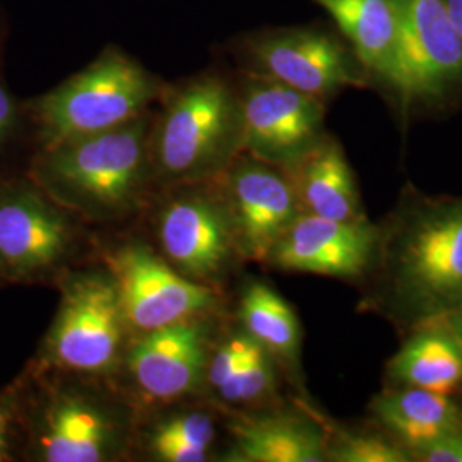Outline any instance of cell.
Returning a JSON list of instances; mask_svg holds the SVG:
<instances>
[{
  "label": "cell",
  "mask_w": 462,
  "mask_h": 462,
  "mask_svg": "<svg viewBox=\"0 0 462 462\" xmlns=\"http://www.w3.org/2000/svg\"><path fill=\"white\" fill-rule=\"evenodd\" d=\"M216 440L215 418L183 411L156 423L148 435L149 456L162 462H202Z\"/></svg>",
  "instance_id": "22"
},
{
  "label": "cell",
  "mask_w": 462,
  "mask_h": 462,
  "mask_svg": "<svg viewBox=\"0 0 462 462\" xmlns=\"http://www.w3.org/2000/svg\"><path fill=\"white\" fill-rule=\"evenodd\" d=\"M320 99L286 84L254 78L240 99V148L264 163H295L319 141Z\"/></svg>",
  "instance_id": "8"
},
{
  "label": "cell",
  "mask_w": 462,
  "mask_h": 462,
  "mask_svg": "<svg viewBox=\"0 0 462 462\" xmlns=\"http://www.w3.org/2000/svg\"><path fill=\"white\" fill-rule=\"evenodd\" d=\"M410 456L423 462H462V431L410 447Z\"/></svg>",
  "instance_id": "25"
},
{
  "label": "cell",
  "mask_w": 462,
  "mask_h": 462,
  "mask_svg": "<svg viewBox=\"0 0 462 462\" xmlns=\"http://www.w3.org/2000/svg\"><path fill=\"white\" fill-rule=\"evenodd\" d=\"M339 462H408L413 457L401 447L375 435H347L329 452Z\"/></svg>",
  "instance_id": "24"
},
{
  "label": "cell",
  "mask_w": 462,
  "mask_h": 462,
  "mask_svg": "<svg viewBox=\"0 0 462 462\" xmlns=\"http://www.w3.org/2000/svg\"><path fill=\"white\" fill-rule=\"evenodd\" d=\"M435 322L450 332L462 346V297L457 298L450 309H446L442 317Z\"/></svg>",
  "instance_id": "27"
},
{
  "label": "cell",
  "mask_w": 462,
  "mask_h": 462,
  "mask_svg": "<svg viewBox=\"0 0 462 462\" xmlns=\"http://www.w3.org/2000/svg\"><path fill=\"white\" fill-rule=\"evenodd\" d=\"M125 431L124 416L112 404L83 391H66L43 410L36 448L42 461H110L125 444Z\"/></svg>",
  "instance_id": "12"
},
{
  "label": "cell",
  "mask_w": 462,
  "mask_h": 462,
  "mask_svg": "<svg viewBox=\"0 0 462 462\" xmlns=\"http://www.w3.org/2000/svg\"><path fill=\"white\" fill-rule=\"evenodd\" d=\"M374 245L375 231L360 219L303 215L284 231L269 259L286 271L355 278L370 263Z\"/></svg>",
  "instance_id": "15"
},
{
  "label": "cell",
  "mask_w": 462,
  "mask_h": 462,
  "mask_svg": "<svg viewBox=\"0 0 462 462\" xmlns=\"http://www.w3.org/2000/svg\"><path fill=\"white\" fill-rule=\"evenodd\" d=\"M228 192L236 250L247 259L264 263L298 217L293 183L254 158L231 166Z\"/></svg>",
  "instance_id": "11"
},
{
  "label": "cell",
  "mask_w": 462,
  "mask_h": 462,
  "mask_svg": "<svg viewBox=\"0 0 462 462\" xmlns=\"http://www.w3.org/2000/svg\"><path fill=\"white\" fill-rule=\"evenodd\" d=\"M274 366L271 362V353L257 341L248 351L245 360L233 372L216 394L226 402L244 404L254 402L274 389Z\"/></svg>",
  "instance_id": "23"
},
{
  "label": "cell",
  "mask_w": 462,
  "mask_h": 462,
  "mask_svg": "<svg viewBox=\"0 0 462 462\" xmlns=\"http://www.w3.org/2000/svg\"><path fill=\"white\" fill-rule=\"evenodd\" d=\"M62 208L34 183L0 185V278L49 276L69 255L74 230Z\"/></svg>",
  "instance_id": "7"
},
{
  "label": "cell",
  "mask_w": 462,
  "mask_h": 462,
  "mask_svg": "<svg viewBox=\"0 0 462 462\" xmlns=\"http://www.w3.org/2000/svg\"><path fill=\"white\" fill-rule=\"evenodd\" d=\"M240 149V98L216 72L182 84L151 131V168L168 182L215 175Z\"/></svg>",
  "instance_id": "3"
},
{
  "label": "cell",
  "mask_w": 462,
  "mask_h": 462,
  "mask_svg": "<svg viewBox=\"0 0 462 462\" xmlns=\"http://www.w3.org/2000/svg\"><path fill=\"white\" fill-rule=\"evenodd\" d=\"M0 42H2V26H0Z\"/></svg>",
  "instance_id": "30"
},
{
  "label": "cell",
  "mask_w": 462,
  "mask_h": 462,
  "mask_svg": "<svg viewBox=\"0 0 462 462\" xmlns=\"http://www.w3.org/2000/svg\"><path fill=\"white\" fill-rule=\"evenodd\" d=\"M9 411L0 406V461H5L9 456Z\"/></svg>",
  "instance_id": "28"
},
{
  "label": "cell",
  "mask_w": 462,
  "mask_h": 462,
  "mask_svg": "<svg viewBox=\"0 0 462 462\" xmlns=\"http://www.w3.org/2000/svg\"><path fill=\"white\" fill-rule=\"evenodd\" d=\"M240 320L250 337L269 353L297 358L300 324L293 309L263 282H252L240 300Z\"/></svg>",
  "instance_id": "21"
},
{
  "label": "cell",
  "mask_w": 462,
  "mask_h": 462,
  "mask_svg": "<svg viewBox=\"0 0 462 462\" xmlns=\"http://www.w3.org/2000/svg\"><path fill=\"white\" fill-rule=\"evenodd\" d=\"M396 43L389 83L404 101L433 98L462 81V38L446 0H394Z\"/></svg>",
  "instance_id": "6"
},
{
  "label": "cell",
  "mask_w": 462,
  "mask_h": 462,
  "mask_svg": "<svg viewBox=\"0 0 462 462\" xmlns=\"http://www.w3.org/2000/svg\"><path fill=\"white\" fill-rule=\"evenodd\" d=\"M19 108L9 89L0 83V146H4L16 131Z\"/></svg>",
  "instance_id": "26"
},
{
  "label": "cell",
  "mask_w": 462,
  "mask_h": 462,
  "mask_svg": "<svg viewBox=\"0 0 462 462\" xmlns=\"http://www.w3.org/2000/svg\"><path fill=\"white\" fill-rule=\"evenodd\" d=\"M208 346V329L198 319L143 332L127 355L129 374L149 399L189 396L206 380Z\"/></svg>",
  "instance_id": "14"
},
{
  "label": "cell",
  "mask_w": 462,
  "mask_h": 462,
  "mask_svg": "<svg viewBox=\"0 0 462 462\" xmlns=\"http://www.w3.org/2000/svg\"><path fill=\"white\" fill-rule=\"evenodd\" d=\"M374 410L380 421L408 447L462 431L459 406L442 393L418 387L393 391L377 397Z\"/></svg>",
  "instance_id": "19"
},
{
  "label": "cell",
  "mask_w": 462,
  "mask_h": 462,
  "mask_svg": "<svg viewBox=\"0 0 462 462\" xmlns=\"http://www.w3.org/2000/svg\"><path fill=\"white\" fill-rule=\"evenodd\" d=\"M158 236L170 264L209 286L221 278L236 250L228 208L204 194L171 200L160 216Z\"/></svg>",
  "instance_id": "10"
},
{
  "label": "cell",
  "mask_w": 462,
  "mask_h": 462,
  "mask_svg": "<svg viewBox=\"0 0 462 462\" xmlns=\"http://www.w3.org/2000/svg\"><path fill=\"white\" fill-rule=\"evenodd\" d=\"M295 165L298 183L293 187L309 215L334 221L358 219L355 179L343 151L334 141H317Z\"/></svg>",
  "instance_id": "17"
},
{
  "label": "cell",
  "mask_w": 462,
  "mask_h": 462,
  "mask_svg": "<svg viewBox=\"0 0 462 462\" xmlns=\"http://www.w3.org/2000/svg\"><path fill=\"white\" fill-rule=\"evenodd\" d=\"M244 45L263 78L315 98L360 81L345 47L317 30L257 34Z\"/></svg>",
  "instance_id": "9"
},
{
  "label": "cell",
  "mask_w": 462,
  "mask_h": 462,
  "mask_svg": "<svg viewBox=\"0 0 462 462\" xmlns=\"http://www.w3.org/2000/svg\"><path fill=\"white\" fill-rule=\"evenodd\" d=\"M129 330L110 273L74 274L64 282L45 358L62 370L103 375L120 364Z\"/></svg>",
  "instance_id": "4"
},
{
  "label": "cell",
  "mask_w": 462,
  "mask_h": 462,
  "mask_svg": "<svg viewBox=\"0 0 462 462\" xmlns=\"http://www.w3.org/2000/svg\"><path fill=\"white\" fill-rule=\"evenodd\" d=\"M446 5L448 16L462 38V0H446Z\"/></svg>",
  "instance_id": "29"
},
{
  "label": "cell",
  "mask_w": 462,
  "mask_h": 462,
  "mask_svg": "<svg viewBox=\"0 0 462 462\" xmlns=\"http://www.w3.org/2000/svg\"><path fill=\"white\" fill-rule=\"evenodd\" d=\"M399 278L410 295L435 307L462 297V202L414 223L399 252Z\"/></svg>",
  "instance_id": "13"
},
{
  "label": "cell",
  "mask_w": 462,
  "mask_h": 462,
  "mask_svg": "<svg viewBox=\"0 0 462 462\" xmlns=\"http://www.w3.org/2000/svg\"><path fill=\"white\" fill-rule=\"evenodd\" d=\"M129 329L149 332L199 319L217 305L209 284L183 276L143 245L116 248L105 257Z\"/></svg>",
  "instance_id": "5"
},
{
  "label": "cell",
  "mask_w": 462,
  "mask_h": 462,
  "mask_svg": "<svg viewBox=\"0 0 462 462\" xmlns=\"http://www.w3.org/2000/svg\"><path fill=\"white\" fill-rule=\"evenodd\" d=\"M339 26L341 33L368 70L389 79L396 43L394 0H315Z\"/></svg>",
  "instance_id": "18"
},
{
  "label": "cell",
  "mask_w": 462,
  "mask_h": 462,
  "mask_svg": "<svg viewBox=\"0 0 462 462\" xmlns=\"http://www.w3.org/2000/svg\"><path fill=\"white\" fill-rule=\"evenodd\" d=\"M231 461L322 462L328 457L324 437L312 423L290 414H265L231 425Z\"/></svg>",
  "instance_id": "16"
},
{
  "label": "cell",
  "mask_w": 462,
  "mask_h": 462,
  "mask_svg": "<svg viewBox=\"0 0 462 462\" xmlns=\"http://www.w3.org/2000/svg\"><path fill=\"white\" fill-rule=\"evenodd\" d=\"M149 112L105 133L42 149L33 180L60 208L89 219H116L134 211L151 170Z\"/></svg>",
  "instance_id": "1"
},
{
  "label": "cell",
  "mask_w": 462,
  "mask_h": 462,
  "mask_svg": "<svg viewBox=\"0 0 462 462\" xmlns=\"http://www.w3.org/2000/svg\"><path fill=\"white\" fill-rule=\"evenodd\" d=\"M162 95L160 81L116 47L28 103L42 149L105 133L148 112Z\"/></svg>",
  "instance_id": "2"
},
{
  "label": "cell",
  "mask_w": 462,
  "mask_h": 462,
  "mask_svg": "<svg viewBox=\"0 0 462 462\" xmlns=\"http://www.w3.org/2000/svg\"><path fill=\"white\" fill-rule=\"evenodd\" d=\"M391 375L410 387L448 394L462 382V346L450 332L433 324L397 351Z\"/></svg>",
  "instance_id": "20"
}]
</instances>
